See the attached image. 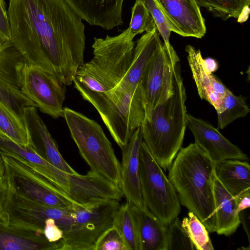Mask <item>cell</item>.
Masks as SVG:
<instances>
[{"label": "cell", "instance_id": "52a82bcc", "mask_svg": "<svg viewBox=\"0 0 250 250\" xmlns=\"http://www.w3.org/2000/svg\"><path fill=\"white\" fill-rule=\"evenodd\" d=\"M139 175L145 205L167 226L178 217L181 204L173 185L143 141L140 150Z\"/></svg>", "mask_w": 250, "mask_h": 250}, {"label": "cell", "instance_id": "d6a6232c", "mask_svg": "<svg viewBox=\"0 0 250 250\" xmlns=\"http://www.w3.org/2000/svg\"><path fill=\"white\" fill-rule=\"evenodd\" d=\"M145 2L149 12L153 19L156 28L164 41V43L168 49H172L173 47L169 42L171 31L166 18L155 0H145Z\"/></svg>", "mask_w": 250, "mask_h": 250}, {"label": "cell", "instance_id": "277c9868", "mask_svg": "<svg viewBox=\"0 0 250 250\" xmlns=\"http://www.w3.org/2000/svg\"><path fill=\"white\" fill-rule=\"evenodd\" d=\"M186 99L179 65L172 94L151 110L141 125L143 141L165 170H168L183 144L187 127Z\"/></svg>", "mask_w": 250, "mask_h": 250}, {"label": "cell", "instance_id": "4316f807", "mask_svg": "<svg viewBox=\"0 0 250 250\" xmlns=\"http://www.w3.org/2000/svg\"><path fill=\"white\" fill-rule=\"evenodd\" d=\"M250 109L242 96H236L229 89L223 96L220 106L216 111L218 129H223L236 119L246 116Z\"/></svg>", "mask_w": 250, "mask_h": 250}, {"label": "cell", "instance_id": "9a60e30c", "mask_svg": "<svg viewBox=\"0 0 250 250\" xmlns=\"http://www.w3.org/2000/svg\"><path fill=\"white\" fill-rule=\"evenodd\" d=\"M171 31L183 37L203 38L205 21L195 0H155Z\"/></svg>", "mask_w": 250, "mask_h": 250}, {"label": "cell", "instance_id": "6da1fadb", "mask_svg": "<svg viewBox=\"0 0 250 250\" xmlns=\"http://www.w3.org/2000/svg\"><path fill=\"white\" fill-rule=\"evenodd\" d=\"M10 40L26 63L72 84L84 63L85 36L82 19L65 0H9Z\"/></svg>", "mask_w": 250, "mask_h": 250}, {"label": "cell", "instance_id": "1f68e13d", "mask_svg": "<svg viewBox=\"0 0 250 250\" xmlns=\"http://www.w3.org/2000/svg\"><path fill=\"white\" fill-rule=\"evenodd\" d=\"M95 250H129V248L120 232L113 226L99 238Z\"/></svg>", "mask_w": 250, "mask_h": 250}, {"label": "cell", "instance_id": "4dcf8cb0", "mask_svg": "<svg viewBox=\"0 0 250 250\" xmlns=\"http://www.w3.org/2000/svg\"><path fill=\"white\" fill-rule=\"evenodd\" d=\"M195 250L178 217L167 226V250Z\"/></svg>", "mask_w": 250, "mask_h": 250}, {"label": "cell", "instance_id": "ac0fdd59", "mask_svg": "<svg viewBox=\"0 0 250 250\" xmlns=\"http://www.w3.org/2000/svg\"><path fill=\"white\" fill-rule=\"evenodd\" d=\"M82 19L91 25L110 30L123 24L124 0H65Z\"/></svg>", "mask_w": 250, "mask_h": 250}, {"label": "cell", "instance_id": "484cf974", "mask_svg": "<svg viewBox=\"0 0 250 250\" xmlns=\"http://www.w3.org/2000/svg\"><path fill=\"white\" fill-rule=\"evenodd\" d=\"M200 8L204 7L224 21L230 18L242 23L250 13V0H195Z\"/></svg>", "mask_w": 250, "mask_h": 250}, {"label": "cell", "instance_id": "3957f363", "mask_svg": "<svg viewBox=\"0 0 250 250\" xmlns=\"http://www.w3.org/2000/svg\"><path fill=\"white\" fill-rule=\"evenodd\" d=\"M175 158L168 178L180 204L199 219L208 232H215V163L195 143L181 148Z\"/></svg>", "mask_w": 250, "mask_h": 250}, {"label": "cell", "instance_id": "e0dca14e", "mask_svg": "<svg viewBox=\"0 0 250 250\" xmlns=\"http://www.w3.org/2000/svg\"><path fill=\"white\" fill-rule=\"evenodd\" d=\"M22 117L31 141L39 153L62 171L69 174H78L63 158L56 142L39 115L37 107L25 108Z\"/></svg>", "mask_w": 250, "mask_h": 250}, {"label": "cell", "instance_id": "cb8c5ba5", "mask_svg": "<svg viewBox=\"0 0 250 250\" xmlns=\"http://www.w3.org/2000/svg\"><path fill=\"white\" fill-rule=\"evenodd\" d=\"M60 241L50 242L43 234L0 226V250H59Z\"/></svg>", "mask_w": 250, "mask_h": 250}, {"label": "cell", "instance_id": "30bf717a", "mask_svg": "<svg viewBox=\"0 0 250 250\" xmlns=\"http://www.w3.org/2000/svg\"><path fill=\"white\" fill-rule=\"evenodd\" d=\"M180 59L173 48L162 42L147 63L141 77L140 87L145 117L158 104L172 94L174 75Z\"/></svg>", "mask_w": 250, "mask_h": 250}, {"label": "cell", "instance_id": "ffe728a7", "mask_svg": "<svg viewBox=\"0 0 250 250\" xmlns=\"http://www.w3.org/2000/svg\"><path fill=\"white\" fill-rule=\"evenodd\" d=\"M130 204L137 223L140 250H167V226L146 206L141 209Z\"/></svg>", "mask_w": 250, "mask_h": 250}, {"label": "cell", "instance_id": "f35d334b", "mask_svg": "<svg viewBox=\"0 0 250 250\" xmlns=\"http://www.w3.org/2000/svg\"><path fill=\"white\" fill-rule=\"evenodd\" d=\"M5 174V167L2 157L0 154V178L3 177Z\"/></svg>", "mask_w": 250, "mask_h": 250}, {"label": "cell", "instance_id": "ab89813d", "mask_svg": "<svg viewBox=\"0 0 250 250\" xmlns=\"http://www.w3.org/2000/svg\"><path fill=\"white\" fill-rule=\"evenodd\" d=\"M5 41L0 38V47Z\"/></svg>", "mask_w": 250, "mask_h": 250}, {"label": "cell", "instance_id": "5b68a950", "mask_svg": "<svg viewBox=\"0 0 250 250\" xmlns=\"http://www.w3.org/2000/svg\"><path fill=\"white\" fill-rule=\"evenodd\" d=\"M62 117L80 154L91 170L121 188V163L101 126L96 121L67 107H64Z\"/></svg>", "mask_w": 250, "mask_h": 250}, {"label": "cell", "instance_id": "d590c367", "mask_svg": "<svg viewBox=\"0 0 250 250\" xmlns=\"http://www.w3.org/2000/svg\"><path fill=\"white\" fill-rule=\"evenodd\" d=\"M234 197L236 202L237 209L239 213L250 208V190L243 192Z\"/></svg>", "mask_w": 250, "mask_h": 250}, {"label": "cell", "instance_id": "8992f818", "mask_svg": "<svg viewBox=\"0 0 250 250\" xmlns=\"http://www.w3.org/2000/svg\"><path fill=\"white\" fill-rule=\"evenodd\" d=\"M4 177L7 188L0 226L41 235L45 221L51 218L63 232L69 229L73 221V206L59 208L34 201L19 190L5 173Z\"/></svg>", "mask_w": 250, "mask_h": 250}, {"label": "cell", "instance_id": "9c48e42d", "mask_svg": "<svg viewBox=\"0 0 250 250\" xmlns=\"http://www.w3.org/2000/svg\"><path fill=\"white\" fill-rule=\"evenodd\" d=\"M0 154L4 162L5 173L25 195L56 208H71L75 204L62 190L38 172L23 157L1 146Z\"/></svg>", "mask_w": 250, "mask_h": 250}, {"label": "cell", "instance_id": "7c38bea8", "mask_svg": "<svg viewBox=\"0 0 250 250\" xmlns=\"http://www.w3.org/2000/svg\"><path fill=\"white\" fill-rule=\"evenodd\" d=\"M26 63L11 41L0 47V99L22 117L23 110L36 105L21 91V71Z\"/></svg>", "mask_w": 250, "mask_h": 250}, {"label": "cell", "instance_id": "74e56055", "mask_svg": "<svg viewBox=\"0 0 250 250\" xmlns=\"http://www.w3.org/2000/svg\"><path fill=\"white\" fill-rule=\"evenodd\" d=\"M204 63L207 70L211 73L215 71L218 68V64L216 61L210 58L204 59Z\"/></svg>", "mask_w": 250, "mask_h": 250}, {"label": "cell", "instance_id": "44dd1931", "mask_svg": "<svg viewBox=\"0 0 250 250\" xmlns=\"http://www.w3.org/2000/svg\"><path fill=\"white\" fill-rule=\"evenodd\" d=\"M214 196L216 211V231L219 235L229 236L241 224L235 198L222 185L215 174Z\"/></svg>", "mask_w": 250, "mask_h": 250}, {"label": "cell", "instance_id": "f546056e", "mask_svg": "<svg viewBox=\"0 0 250 250\" xmlns=\"http://www.w3.org/2000/svg\"><path fill=\"white\" fill-rule=\"evenodd\" d=\"M128 29L129 38L133 40L136 35L145 31H152L156 25L146 4L145 0H136L132 8Z\"/></svg>", "mask_w": 250, "mask_h": 250}, {"label": "cell", "instance_id": "603a6c76", "mask_svg": "<svg viewBox=\"0 0 250 250\" xmlns=\"http://www.w3.org/2000/svg\"><path fill=\"white\" fill-rule=\"evenodd\" d=\"M215 174L233 197L250 190V166L247 161L231 159L216 162Z\"/></svg>", "mask_w": 250, "mask_h": 250}, {"label": "cell", "instance_id": "d4e9b609", "mask_svg": "<svg viewBox=\"0 0 250 250\" xmlns=\"http://www.w3.org/2000/svg\"><path fill=\"white\" fill-rule=\"evenodd\" d=\"M0 136L6 138L22 147L35 148L26 129L23 117L1 99Z\"/></svg>", "mask_w": 250, "mask_h": 250}, {"label": "cell", "instance_id": "7a4b0ae2", "mask_svg": "<svg viewBox=\"0 0 250 250\" xmlns=\"http://www.w3.org/2000/svg\"><path fill=\"white\" fill-rule=\"evenodd\" d=\"M135 46L128 28L117 36L94 38L93 58L79 67L73 82L82 98L97 110L121 148L134 131L120 87L132 62Z\"/></svg>", "mask_w": 250, "mask_h": 250}, {"label": "cell", "instance_id": "f1b7e54d", "mask_svg": "<svg viewBox=\"0 0 250 250\" xmlns=\"http://www.w3.org/2000/svg\"><path fill=\"white\" fill-rule=\"evenodd\" d=\"M182 225L196 250H213L208 231L199 219L191 211L183 218Z\"/></svg>", "mask_w": 250, "mask_h": 250}, {"label": "cell", "instance_id": "83f0119b", "mask_svg": "<svg viewBox=\"0 0 250 250\" xmlns=\"http://www.w3.org/2000/svg\"><path fill=\"white\" fill-rule=\"evenodd\" d=\"M114 226L120 232L129 250H140V243L136 219L130 202L120 205L117 211Z\"/></svg>", "mask_w": 250, "mask_h": 250}, {"label": "cell", "instance_id": "e575fe53", "mask_svg": "<svg viewBox=\"0 0 250 250\" xmlns=\"http://www.w3.org/2000/svg\"><path fill=\"white\" fill-rule=\"evenodd\" d=\"M4 0H0V38L3 41L10 39V26Z\"/></svg>", "mask_w": 250, "mask_h": 250}, {"label": "cell", "instance_id": "2e32d148", "mask_svg": "<svg viewBox=\"0 0 250 250\" xmlns=\"http://www.w3.org/2000/svg\"><path fill=\"white\" fill-rule=\"evenodd\" d=\"M141 126L130 136L127 144L121 148V188L127 202L142 209L145 205L141 190L139 175V156L142 142Z\"/></svg>", "mask_w": 250, "mask_h": 250}, {"label": "cell", "instance_id": "836d02e7", "mask_svg": "<svg viewBox=\"0 0 250 250\" xmlns=\"http://www.w3.org/2000/svg\"><path fill=\"white\" fill-rule=\"evenodd\" d=\"M43 234L50 242H56L62 239L63 232L53 219L49 218L44 222Z\"/></svg>", "mask_w": 250, "mask_h": 250}, {"label": "cell", "instance_id": "7402d4cb", "mask_svg": "<svg viewBox=\"0 0 250 250\" xmlns=\"http://www.w3.org/2000/svg\"><path fill=\"white\" fill-rule=\"evenodd\" d=\"M0 146L19 154L28 161L38 172L60 188L66 194L68 188L67 173L52 165L41 156L36 148L22 147L0 136Z\"/></svg>", "mask_w": 250, "mask_h": 250}, {"label": "cell", "instance_id": "8fae6325", "mask_svg": "<svg viewBox=\"0 0 250 250\" xmlns=\"http://www.w3.org/2000/svg\"><path fill=\"white\" fill-rule=\"evenodd\" d=\"M21 91L41 112L54 119L63 117L65 85L52 73L25 63L21 71Z\"/></svg>", "mask_w": 250, "mask_h": 250}, {"label": "cell", "instance_id": "5bb4252c", "mask_svg": "<svg viewBox=\"0 0 250 250\" xmlns=\"http://www.w3.org/2000/svg\"><path fill=\"white\" fill-rule=\"evenodd\" d=\"M187 127L193 135L194 143L215 163L226 160H249L246 154L209 123L188 113Z\"/></svg>", "mask_w": 250, "mask_h": 250}, {"label": "cell", "instance_id": "ba28073f", "mask_svg": "<svg viewBox=\"0 0 250 250\" xmlns=\"http://www.w3.org/2000/svg\"><path fill=\"white\" fill-rule=\"evenodd\" d=\"M120 206L115 200L87 206L74 204L73 221L60 240L59 250H95L99 238L114 226Z\"/></svg>", "mask_w": 250, "mask_h": 250}, {"label": "cell", "instance_id": "d6986e66", "mask_svg": "<svg viewBox=\"0 0 250 250\" xmlns=\"http://www.w3.org/2000/svg\"><path fill=\"white\" fill-rule=\"evenodd\" d=\"M185 51L188 54V62L199 97L208 101L217 111L223 96L229 89L207 70L199 49L196 50L193 46L188 45Z\"/></svg>", "mask_w": 250, "mask_h": 250}, {"label": "cell", "instance_id": "8d00e7d4", "mask_svg": "<svg viewBox=\"0 0 250 250\" xmlns=\"http://www.w3.org/2000/svg\"><path fill=\"white\" fill-rule=\"evenodd\" d=\"M6 183L4 175L0 178V214L2 209L6 193Z\"/></svg>", "mask_w": 250, "mask_h": 250}, {"label": "cell", "instance_id": "4fadbf2b", "mask_svg": "<svg viewBox=\"0 0 250 250\" xmlns=\"http://www.w3.org/2000/svg\"><path fill=\"white\" fill-rule=\"evenodd\" d=\"M66 194L75 204L87 206L109 201H120L124 196L120 187L102 175L89 171L85 175L66 173Z\"/></svg>", "mask_w": 250, "mask_h": 250}]
</instances>
